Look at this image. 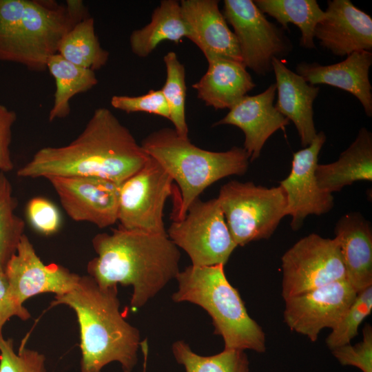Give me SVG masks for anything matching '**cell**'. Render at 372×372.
I'll list each match as a JSON object with an SVG mask.
<instances>
[{"label": "cell", "mask_w": 372, "mask_h": 372, "mask_svg": "<svg viewBox=\"0 0 372 372\" xmlns=\"http://www.w3.org/2000/svg\"><path fill=\"white\" fill-rule=\"evenodd\" d=\"M362 341L355 345L350 343L332 349L333 355L342 365L358 367L362 372H372V328L366 324Z\"/></svg>", "instance_id": "cell-35"}, {"label": "cell", "mask_w": 372, "mask_h": 372, "mask_svg": "<svg viewBox=\"0 0 372 372\" xmlns=\"http://www.w3.org/2000/svg\"><path fill=\"white\" fill-rule=\"evenodd\" d=\"M282 296L285 300L346 280L338 239L311 234L297 241L282 256Z\"/></svg>", "instance_id": "cell-10"}, {"label": "cell", "mask_w": 372, "mask_h": 372, "mask_svg": "<svg viewBox=\"0 0 372 372\" xmlns=\"http://www.w3.org/2000/svg\"><path fill=\"white\" fill-rule=\"evenodd\" d=\"M17 120V114L0 103V172L12 170L10 146L12 141V127Z\"/></svg>", "instance_id": "cell-37"}, {"label": "cell", "mask_w": 372, "mask_h": 372, "mask_svg": "<svg viewBox=\"0 0 372 372\" xmlns=\"http://www.w3.org/2000/svg\"><path fill=\"white\" fill-rule=\"evenodd\" d=\"M27 320L31 316L28 309L21 304L11 291L8 282L5 267L0 264V334L6 322L12 317Z\"/></svg>", "instance_id": "cell-36"}, {"label": "cell", "mask_w": 372, "mask_h": 372, "mask_svg": "<svg viewBox=\"0 0 372 372\" xmlns=\"http://www.w3.org/2000/svg\"><path fill=\"white\" fill-rule=\"evenodd\" d=\"M17 205L10 182L0 172V264L4 267L24 234L25 223L14 214Z\"/></svg>", "instance_id": "cell-30"}, {"label": "cell", "mask_w": 372, "mask_h": 372, "mask_svg": "<svg viewBox=\"0 0 372 372\" xmlns=\"http://www.w3.org/2000/svg\"><path fill=\"white\" fill-rule=\"evenodd\" d=\"M46 179L73 220L91 223L99 228L112 225L118 220L121 184L91 176H52Z\"/></svg>", "instance_id": "cell-13"}, {"label": "cell", "mask_w": 372, "mask_h": 372, "mask_svg": "<svg viewBox=\"0 0 372 372\" xmlns=\"http://www.w3.org/2000/svg\"><path fill=\"white\" fill-rule=\"evenodd\" d=\"M372 52H354L338 63L321 65L316 62H300L296 73L311 85L325 84L353 95L361 103L366 116H372V86L369 71Z\"/></svg>", "instance_id": "cell-19"}, {"label": "cell", "mask_w": 372, "mask_h": 372, "mask_svg": "<svg viewBox=\"0 0 372 372\" xmlns=\"http://www.w3.org/2000/svg\"><path fill=\"white\" fill-rule=\"evenodd\" d=\"M223 14L233 28L242 63L257 75L273 71V59H282L293 49L284 32L269 21L251 0H225Z\"/></svg>", "instance_id": "cell-9"}, {"label": "cell", "mask_w": 372, "mask_h": 372, "mask_svg": "<svg viewBox=\"0 0 372 372\" xmlns=\"http://www.w3.org/2000/svg\"><path fill=\"white\" fill-rule=\"evenodd\" d=\"M372 310V285L357 293L355 298L326 339L332 350L350 343L358 335L360 324Z\"/></svg>", "instance_id": "cell-31"}, {"label": "cell", "mask_w": 372, "mask_h": 372, "mask_svg": "<svg viewBox=\"0 0 372 372\" xmlns=\"http://www.w3.org/2000/svg\"><path fill=\"white\" fill-rule=\"evenodd\" d=\"M216 198L237 246L269 238L286 216L287 198L280 185L268 188L231 180L220 187Z\"/></svg>", "instance_id": "cell-7"}, {"label": "cell", "mask_w": 372, "mask_h": 372, "mask_svg": "<svg viewBox=\"0 0 372 372\" xmlns=\"http://www.w3.org/2000/svg\"><path fill=\"white\" fill-rule=\"evenodd\" d=\"M357 292L342 280L285 299L284 321L291 331L316 342L324 328H334Z\"/></svg>", "instance_id": "cell-12"}, {"label": "cell", "mask_w": 372, "mask_h": 372, "mask_svg": "<svg viewBox=\"0 0 372 372\" xmlns=\"http://www.w3.org/2000/svg\"><path fill=\"white\" fill-rule=\"evenodd\" d=\"M275 83L262 92L246 95L229 109L227 114L214 126L231 125L240 128L245 134L243 148L250 161L258 158L268 138L279 130H285L290 121L275 107Z\"/></svg>", "instance_id": "cell-17"}, {"label": "cell", "mask_w": 372, "mask_h": 372, "mask_svg": "<svg viewBox=\"0 0 372 372\" xmlns=\"http://www.w3.org/2000/svg\"><path fill=\"white\" fill-rule=\"evenodd\" d=\"M111 105L127 114L145 112L169 119V112L161 90H150L147 93L136 96H112Z\"/></svg>", "instance_id": "cell-33"}, {"label": "cell", "mask_w": 372, "mask_h": 372, "mask_svg": "<svg viewBox=\"0 0 372 372\" xmlns=\"http://www.w3.org/2000/svg\"><path fill=\"white\" fill-rule=\"evenodd\" d=\"M47 70L56 84L54 103L48 116L50 122L67 117L70 113L71 99L87 92L98 83L94 71L74 65L58 53L50 57Z\"/></svg>", "instance_id": "cell-25"}, {"label": "cell", "mask_w": 372, "mask_h": 372, "mask_svg": "<svg viewBox=\"0 0 372 372\" xmlns=\"http://www.w3.org/2000/svg\"><path fill=\"white\" fill-rule=\"evenodd\" d=\"M167 234L188 254L194 266L225 265L238 247L217 198L195 200L185 217L172 223Z\"/></svg>", "instance_id": "cell-8"}, {"label": "cell", "mask_w": 372, "mask_h": 372, "mask_svg": "<svg viewBox=\"0 0 372 372\" xmlns=\"http://www.w3.org/2000/svg\"><path fill=\"white\" fill-rule=\"evenodd\" d=\"M207 61L206 72L192 85L207 106L229 110L256 86L242 62L223 58Z\"/></svg>", "instance_id": "cell-22"}, {"label": "cell", "mask_w": 372, "mask_h": 372, "mask_svg": "<svg viewBox=\"0 0 372 372\" xmlns=\"http://www.w3.org/2000/svg\"><path fill=\"white\" fill-rule=\"evenodd\" d=\"M172 353L176 362L185 372H249V361L241 350H225L210 356L194 353L189 344L178 340L172 344Z\"/></svg>", "instance_id": "cell-28"}, {"label": "cell", "mask_w": 372, "mask_h": 372, "mask_svg": "<svg viewBox=\"0 0 372 372\" xmlns=\"http://www.w3.org/2000/svg\"><path fill=\"white\" fill-rule=\"evenodd\" d=\"M140 347H141L142 352L143 354V371L142 372H146V367H147V355H148V343L147 341V339H145L143 341H141Z\"/></svg>", "instance_id": "cell-38"}, {"label": "cell", "mask_w": 372, "mask_h": 372, "mask_svg": "<svg viewBox=\"0 0 372 372\" xmlns=\"http://www.w3.org/2000/svg\"><path fill=\"white\" fill-rule=\"evenodd\" d=\"M277 101L276 109L294 124L302 146H308L317 132L313 120V103L320 87L307 83L291 70L282 59H273Z\"/></svg>", "instance_id": "cell-20"}, {"label": "cell", "mask_w": 372, "mask_h": 372, "mask_svg": "<svg viewBox=\"0 0 372 372\" xmlns=\"http://www.w3.org/2000/svg\"><path fill=\"white\" fill-rule=\"evenodd\" d=\"M141 145L180 189L175 220L183 219L190 205L214 183L229 176L244 175L250 161L243 147L234 146L225 152L205 150L168 127L149 134Z\"/></svg>", "instance_id": "cell-5"}, {"label": "cell", "mask_w": 372, "mask_h": 372, "mask_svg": "<svg viewBox=\"0 0 372 372\" xmlns=\"http://www.w3.org/2000/svg\"><path fill=\"white\" fill-rule=\"evenodd\" d=\"M189 35L180 3L176 0H163L154 10L150 22L132 31L129 41L132 52L140 58H145L161 42L169 41L177 43Z\"/></svg>", "instance_id": "cell-24"}, {"label": "cell", "mask_w": 372, "mask_h": 372, "mask_svg": "<svg viewBox=\"0 0 372 372\" xmlns=\"http://www.w3.org/2000/svg\"><path fill=\"white\" fill-rule=\"evenodd\" d=\"M173 179L153 158L120 186L119 226L148 233L167 234L163 220Z\"/></svg>", "instance_id": "cell-11"}, {"label": "cell", "mask_w": 372, "mask_h": 372, "mask_svg": "<svg viewBox=\"0 0 372 372\" xmlns=\"http://www.w3.org/2000/svg\"><path fill=\"white\" fill-rule=\"evenodd\" d=\"M64 304L76 313L80 331V372H101L117 362L123 372H132L140 347L138 330L120 311L117 286L100 287L83 276L70 291L55 296L51 307Z\"/></svg>", "instance_id": "cell-3"}, {"label": "cell", "mask_w": 372, "mask_h": 372, "mask_svg": "<svg viewBox=\"0 0 372 372\" xmlns=\"http://www.w3.org/2000/svg\"><path fill=\"white\" fill-rule=\"evenodd\" d=\"M87 17L81 0H0V61L47 70L63 37Z\"/></svg>", "instance_id": "cell-4"}, {"label": "cell", "mask_w": 372, "mask_h": 372, "mask_svg": "<svg viewBox=\"0 0 372 372\" xmlns=\"http://www.w3.org/2000/svg\"><path fill=\"white\" fill-rule=\"evenodd\" d=\"M148 158L130 130L110 110L101 107L75 139L66 145L41 148L17 174L30 178L91 176L121 184Z\"/></svg>", "instance_id": "cell-1"}, {"label": "cell", "mask_w": 372, "mask_h": 372, "mask_svg": "<svg viewBox=\"0 0 372 372\" xmlns=\"http://www.w3.org/2000/svg\"><path fill=\"white\" fill-rule=\"evenodd\" d=\"M97 256L88 276L102 287L131 285L132 310L144 306L179 273L180 254L167 234L127 229L121 226L92 240Z\"/></svg>", "instance_id": "cell-2"}, {"label": "cell", "mask_w": 372, "mask_h": 372, "mask_svg": "<svg viewBox=\"0 0 372 372\" xmlns=\"http://www.w3.org/2000/svg\"><path fill=\"white\" fill-rule=\"evenodd\" d=\"M163 61L167 75L165 83L161 90L169 108V120L180 136L188 138L189 130L185 117V69L174 52H168L164 56Z\"/></svg>", "instance_id": "cell-29"}, {"label": "cell", "mask_w": 372, "mask_h": 372, "mask_svg": "<svg viewBox=\"0 0 372 372\" xmlns=\"http://www.w3.org/2000/svg\"><path fill=\"white\" fill-rule=\"evenodd\" d=\"M45 362L37 351L22 346L15 352L12 340L0 334V372H47Z\"/></svg>", "instance_id": "cell-32"}, {"label": "cell", "mask_w": 372, "mask_h": 372, "mask_svg": "<svg viewBox=\"0 0 372 372\" xmlns=\"http://www.w3.org/2000/svg\"><path fill=\"white\" fill-rule=\"evenodd\" d=\"M5 273L12 292L22 304L40 293L63 295L76 287L81 277L59 265L44 264L25 234L8 261Z\"/></svg>", "instance_id": "cell-15"}, {"label": "cell", "mask_w": 372, "mask_h": 372, "mask_svg": "<svg viewBox=\"0 0 372 372\" xmlns=\"http://www.w3.org/2000/svg\"><path fill=\"white\" fill-rule=\"evenodd\" d=\"M260 10L275 19L282 28L289 23L296 25L301 33L300 44L306 49L316 48L314 32L324 11L316 0H255Z\"/></svg>", "instance_id": "cell-26"}, {"label": "cell", "mask_w": 372, "mask_h": 372, "mask_svg": "<svg viewBox=\"0 0 372 372\" xmlns=\"http://www.w3.org/2000/svg\"><path fill=\"white\" fill-rule=\"evenodd\" d=\"M316 177L320 188L331 194L360 180H372V134L362 127L338 160L318 164Z\"/></svg>", "instance_id": "cell-23"}, {"label": "cell", "mask_w": 372, "mask_h": 372, "mask_svg": "<svg viewBox=\"0 0 372 372\" xmlns=\"http://www.w3.org/2000/svg\"><path fill=\"white\" fill-rule=\"evenodd\" d=\"M57 53L72 63L94 72L103 68L110 56L101 47L95 33L94 20L90 16L78 22L63 37Z\"/></svg>", "instance_id": "cell-27"}, {"label": "cell", "mask_w": 372, "mask_h": 372, "mask_svg": "<svg viewBox=\"0 0 372 372\" xmlns=\"http://www.w3.org/2000/svg\"><path fill=\"white\" fill-rule=\"evenodd\" d=\"M314 38L320 45L339 56L372 50V18L349 0L327 1Z\"/></svg>", "instance_id": "cell-16"}, {"label": "cell", "mask_w": 372, "mask_h": 372, "mask_svg": "<svg viewBox=\"0 0 372 372\" xmlns=\"http://www.w3.org/2000/svg\"><path fill=\"white\" fill-rule=\"evenodd\" d=\"M223 265L194 266L179 271L175 302H189L203 308L211 316L214 333L220 335L225 350H266L265 334L251 318L238 290L228 281Z\"/></svg>", "instance_id": "cell-6"}, {"label": "cell", "mask_w": 372, "mask_h": 372, "mask_svg": "<svg viewBox=\"0 0 372 372\" xmlns=\"http://www.w3.org/2000/svg\"><path fill=\"white\" fill-rule=\"evenodd\" d=\"M25 215L33 228L46 236L57 232L61 225L59 209L53 203L44 197L31 198L26 205Z\"/></svg>", "instance_id": "cell-34"}, {"label": "cell", "mask_w": 372, "mask_h": 372, "mask_svg": "<svg viewBox=\"0 0 372 372\" xmlns=\"http://www.w3.org/2000/svg\"><path fill=\"white\" fill-rule=\"evenodd\" d=\"M217 0H182L183 18L192 41L206 59L223 58L242 62L238 44Z\"/></svg>", "instance_id": "cell-18"}, {"label": "cell", "mask_w": 372, "mask_h": 372, "mask_svg": "<svg viewBox=\"0 0 372 372\" xmlns=\"http://www.w3.org/2000/svg\"><path fill=\"white\" fill-rule=\"evenodd\" d=\"M334 232L339 242L346 280L355 291L372 285V229L370 223L359 212L343 215Z\"/></svg>", "instance_id": "cell-21"}, {"label": "cell", "mask_w": 372, "mask_h": 372, "mask_svg": "<svg viewBox=\"0 0 372 372\" xmlns=\"http://www.w3.org/2000/svg\"><path fill=\"white\" fill-rule=\"evenodd\" d=\"M326 138L321 131L308 146L294 152L290 173L280 182L287 198L286 216L291 218L290 225L294 231L301 227L308 216L327 214L333 207L332 194L320 188L315 174Z\"/></svg>", "instance_id": "cell-14"}]
</instances>
